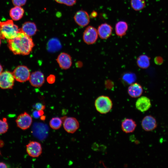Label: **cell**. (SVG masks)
Masks as SVG:
<instances>
[{"mask_svg": "<svg viewBox=\"0 0 168 168\" xmlns=\"http://www.w3.org/2000/svg\"><path fill=\"white\" fill-rule=\"evenodd\" d=\"M8 46L15 55H28L35 46L33 40L20 29L16 36L7 40Z\"/></svg>", "mask_w": 168, "mask_h": 168, "instance_id": "1", "label": "cell"}, {"mask_svg": "<svg viewBox=\"0 0 168 168\" xmlns=\"http://www.w3.org/2000/svg\"><path fill=\"white\" fill-rule=\"evenodd\" d=\"M19 28L12 20L0 21V37L1 39H11L15 37L19 32Z\"/></svg>", "mask_w": 168, "mask_h": 168, "instance_id": "2", "label": "cell"}, {"mask_svg": "<svg viewBox=\"0 0 168 168\" xmlns=\"http://www.w3.org/2000/svg\"><path fill=\"white\" fill-rule=\"evenodd\" d=\"M95 106L96 110L99 113L106 114L111 110L113 103L109 97L102 95L98 96L95 100Z\"/></svg>", "mask_w": 168, "mask_h": 168, "instance_id": "3", "label": "cell"}, {"mask_svg": "<svg viewBox=\"0 0 168 168\" xmlns=\"http://www.w3.org/2000/svg\"><path fill=\"white\" fill-rule=\"evenodd\" d=\"M12 73L15 79L21 82L29 80L30 75L29 69L24 65H20L16 67Z\"/></svg>", "mask_w": 168, "mask_h": 168, "instance_id": "4", "label": "cell"}, {"mask_svg": "<svg viewBox=\"0 0 168 168\" xmlns=\"http://www.w3.org/2000/svg\"><path fill=\"white\" fill-rule=\"evenodd\" d=\"M62 119L63 128L68 133H73L79 128V123L75 118L64 116Z\"/></svg>", "mask_w": 168, "mask_h": 168, "instance_id": "5", "label": "cell"}, {"mask_svg": "<svg viewBox=\"0 0 168 168\" xmlns=\"http://www.w3.org/2000/svg\"><path fill=\"white\" fill-rule=\"evenodd\" d=\"M14 80L12 73L8 71L2 72L0 74V88L5 89H12Z\"/></svg>", "mask_w": 168, "mask_h": 168, "instance_id": "6", "label": "cell"}, {"mask_svg": "<svg viewBox=\"0 0 168 168\" xmlns=\"http://www.w3.org/2000/svg\"><path fill=\"white\" fill-rule=\"evenodd\" d=\"M98 34L96 29L91 26L87 27L83 35V39L84 42L87 44H94L98 38Z\"/></svg>", "mask_w": 168, "mask_h": 168, "instance_id": "7", "label": "cell"}, {"mask_svg": "<svg viewBox=\"0 0 168 168\" xmlns=\"http://www.w3.org/2000/svg\"><path fill=\"white\" fill-rule=\"evenodd\" d=\"M16 122L19 128L25 130L28 129L30 126L32 122V119L28 113L25 112L17 117Z\"/></svg>", "mask_w": 168, "mask_h": 168, "instance_id": "8", "label": "cell"}, {"mask_svg": "<svg viewBox=\"0 0 168 168\" xmlns=\"http://www.w3.org/2000/svg\"><path fill=\"white\" fill-rule=\"evenodd\" d=\"M26 151L30 156L38 157L42 154V149L41 144L36 141H30L26 145Z\"/></svg>", "mask_w": 168, "mask_h": 168, "instance_id": "9", "label": "cell"}, {"mask_svg": "<svg viewBox=\"0 0 168 168\" xmlns=\"http://www.w3.org/2000/svg\"><path fill=\"white\" fill-rule=\"evenodd\" d=\"M73 18L75 22L79 26L82 27L87 26L90 21V16L88 13L82 10L77 11L75 14Z\"/></svg>", "mask_w": 168, "mask_h": 168, "instance_id": "10", "label": "cell"}, {"mask_svg": "<svg viewBox=\"0 0 168 168\" xmlns=\"http://www.w3.org/2000/svg\"><path fill=\"white\" fill-rule=\"evenodd\" d=\"M56 61L59 67L63 69H68L72 65L71 56L66 53L62 52L59 54L56 59Z\"/></svg>", "mask_w": 168, "mask_h": 168, "instance_id": "11", "label": "cell"}, {"mask_svg": "<svg viewBox=\"0 0 168 168\" xmlns=\"http://www.w3.org/2000/svg\"><path fill=\"white\" fill-rule=\"evenodd\" d=\"M141 126L144 130L146 131H151L156 128V121L152 116L146 115L143 118L142 121Z\"/></svg>", "mask_w": 168, "mask_h": 168, "instance_id": "12", "label": "cell"}, {"mask_svg": "<svg viewBox=\"0 0 168 168\" xmlns=\"http://www.w3.org/2000/svg\"><path fill=\"white\" fill-rule=\"evenodd\" d=\"M29 80L32 86L36 87H41L45 81L43 74L38 71L34 72L30 74Z\"/></svg>", "mask_w": 168, "mask_h": 168, "instance_id": "13", "label": "cell"}, {"mask_svg": "<svg viewBox=\"0 0 168 168\" xmlns=\"http://www.w3.org/2000/svg\"><path fill=\"white\" fill-rule=\"evenodd\" d=\"M151 105L150 99L145 96H142L139 98L135 103L137 109L142 112L147 111L150 108Z\"/></svg>", "mask_w": 168, "mask_h": 168, "instance_id": "14", "label": "cell"}, {"mask_svg": "<svg viewBox=\"0 0 168 168\" xmlns=\"http://www.w3.org/2000/svg\"><path fill=\"white\" fill-rule=\"evenodd\" d=\"M112 28L109 24L104 23L100 25L97 30L98 35L102 39H106L111 35L112 31Z\"/></svg>", "mask_w": 168, "mask_h": 168, "instance_id": "15", "label": "cell"}, {"mask_svg": "<svg viewBox=\"0 0 168 168\" xmlns=\"http://www.w3.org/2000/svg\"><path fill=\"white\" fill-rule=\"evenodd\" d=\"M137 124L133 119L125 118L121 123V128L122 131L126 133L133 132L136 129Z\"/></svg>", "mask_w": 168, "mask_h": 168, "instance_id": "16", "label": "cell"}, {"mask_svg": "<svg viewBox=\"0 0 168 168\" xmlns=\"http://www.w3.org/2000/svg\"><path fill=\"white\" fill-rule=\"evenodd\" d=\"M20 29L25 34L30 36L34 35L37 31V28L36 24L31 21H26L24 22Z\"/></svg>", "mask_w": 168, "mask_h": 168, "instance_id": "17", "label": "cell"}, {"mask_svg": "<svg viewBox=\"0 0 168 168\" xmlns=\"http://www.w3.org/2000/svg\"><path fill=\"white\" fill-rule=\"evenodd\" d=\"M143 92L142 86L137 83H133L128 86V92L129 96L133 98L140 97Z\"/></svg>", "mask_w": 168, "mask_h": 168, "instance_id": "18", "label": "cell"}, {"mask_svg": "<svg viewBox=\"0 0 168 168\" xmlns=\"http://www.w3.org/2000/svg\"><path fill=\"white\" fill-rule=\"evenodd\" d=\"M24 10L21 7L15 6L11 9L9 15L13 20L17 21L20 20L23 16Z\"/></svg>", "mask_w": 168, "mask_h": 168, "instance_id": "19", "label": "cell"}, {"mask_svg": "<svg viewBox=\"0 0 168 168\" xmlns=\"http://www.w3.org/2000/svg\"><path fill=\"white\" fill-rule=\"evenodd\" d=\"M128 29V25L124 21L118 22L115 26L116 34L119 37H122L124 36L126 34Z\"/></svg>", "mask_w": 168, "mask_h": 168, "instance_id": "20", "label": "cell"}, {"mask_svg": "<svg viewBox=\"0 0 168 168\" xmlns=\"http://www.w3.org/2000/svg\"><path fill=\"white\" fill-rule=\"evenodd\" d=\"M150 59L146 55H141L137 59V65L140 68H147L150 65Z\"/></svg>", "mask_w": 168, "mask_h": 168, "instance_id": "21", "label": "cell"}, {"mask_svg": "<svg viewBox=\"0 0 168 168\" xmlns=\"http://www.w3.org/2000/svg\"><path fill=\"white\" fill-rule=\"evenodd\" d=\"M63 124L62 118L58 117L52 118L49 121V125L53 129L58 130L59 129Z\"/></svg>", "mask_w": 168, "mask_h": 168, "instance_id": "22", "label": "cell"}, {"mask_svg": "<svg viewBox=\"0 0 168 168\" xmlns=\"http://www.w3.org/2000/svg\"><path fill=\"white\" fill-rule=\"evenodd\" d=\"M130 3L132 8L136 11L142 9L145 6L144 0H131Z\"/></svg>", "mask_w": 168, "mask_h": 168, "instance_id": "23", "label": "cell"}, {"mask_svg": "<svg viewBox=\"0 0 168 168\" xmlns=\"http://www.w3.org/2000/svg\"><path fill=\"white\" fill-rule=\"evenodd\" d=\"M122 78L124 81L130 84L134 83L136 79L134 74L131 73H127L124 74Z\"/></svg>", "mask_w": 168, "mask_h": 168, "instance_id": "24", "label": "cell"}, {"mask_svg": "<svg viewBox=\"0 0 168 168\" xmlns=\"http://www.w3.org/2000/svg\"><path fill=\"white\" fill-rule=\"evenodd\" d=\"M8 129V125L6 118L0 119V134L6 133Z\"/></svg>", "mask_w": 168, "mask_h": 168, "instance_id": "25", "label": "cell"}, {"mask_svg": "<svg viewBox=\"0 0 168 168\" xmlns=\"http://www.w3.org/2000/svg\"><path fill=\"white\" fill-rule=\"evenodd\" d=\"M57 3L64 4L68 6L74 5L76 2L77 0H54Z\"/></svg>", "mask_w": 168, "mask_h": 168, "instance_id": "26", "label": "cell"}, {"mask_svg": "<svg viewBox=\"0 0 168 168\" xmlns=\"http://www.w3.org/2000/svg\"><path fill=\"white\" fill-rule=\"evenodd\" d=\"M12 3L14 6L21 7L25 5L27 0H12Z\"/></svg>", "mask_w": 168, "mask_h": 168, "instance_id": "27", "label": "cell"}, {"mask_svg": "<svg viewBox=\"0 0 168 168\" xmlns=\"http://www.w3.org/2000/svg\"><path fill=\"white\" fill-rule=\"evenodd\" d=\"M35 108L37 110H44L45 109V106L41 103H37L35 105Z\"/></svg>", "mask_w": 168, "mask_h": 168, "instance_id": "28", "label": "cell"}, {"mask_svg": "<svg viewBox=\"0 0 168 168\" xmlns=\"http://www.w3.org/2000/svg\"><path fill=\"white\" fill-rule=\"evenodd\" d=\"M55 77L52 75L49 76L47 78V81L49 83H52L55 81Z\"/></svg>", "mask_w": 168, "mask_h": 168, "instance_id": "29", "label": "cell"}, {"mask_svg": "<svg viewBox=\"0 0 168 168\" xmlns=\"http://www.w3.org/2000/svg\"><path fill=\"white\" fill-rule=\"evenodd\" d=\"M97 12L95 11H94L91 12L90 16L92 18H95L97 16Z\"/></svg>", "mask_w": 168, "mask_h": 168, "instance_id": "30", "label": "cell"}, {"mask_svg": "<svg viewBox=\"0 0 168 168\" xmlns=\"http://www.w3.org/2000/svg\"><path fill=\"white\" fill-rule=\"evenodd\" d=\"M7 168V166L6 164L3 162H0V168Z\"/></svg>", "mask_w": 168, "mask_h": 168, "instance_id": "31", "label": "cell"}, {"mask_svg": "<svg viewBox=\"0 0 168 168\" xmlns=\"http://www.w3.org/2000/svg\"><path fill=\"white\" fill-rule=\"evenodd\" d=\"M4 143L3 141L0 140V147H2L4 145Z\"/></svg>", "mask_w": 168, "mask_h": 168, "instance_id": "32", "label": "cell"}, {"mask_svg": "<svg viewBox=\"0 0 168 168\" xmlns=\"http://www.w3.org/2000/svg\"><path fill=\"white\" fill-rule=\"evenodd\" d=\"M3 68L2 66L0 64V74L2 72Z\"/></svg>", "mask_w": 168, "mask_h": 168, "instance_id": "33", "label": "cell"}, {"mask_svg": "<svg viewBox=\"0 0 168 168\" xmlns=\"http://www.w3.org/2000/svg\"><path fill=\"white\" fill-rule=\"evenodd\" d=\"M1 39L0 37V46L1 45Z\"/></svg>", "mask_w": 168, "mask_h": 168, "instance_id": "34", "label": "cell"}]
</instances>
